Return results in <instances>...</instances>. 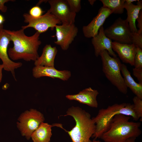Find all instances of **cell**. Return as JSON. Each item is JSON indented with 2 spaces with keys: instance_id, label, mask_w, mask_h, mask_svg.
Masks as SVG:
<instances>
[{
  "instance_id": "6da1fadb",
  "label": "cell",
  "mask_w": 142,
  "mask_h": 142,
  "mask_svg": "<svg viewBox=\"0 0 142 142\" xmlns=\"http://www.w3.org/2000/svg\"><path fill=\"white\" fill-rule=\"evenodd\" d=\"M22 29L17 31L5 29L9 35L13 46L8 50V54L12 60L23 59L26 61L34 62L39 57L38 50L41 44L39 40L40 33L36 31L32 36H28Z\"/></svg>"
},
{
  "instance_id": "7a4b0ae2",
  "label": "cell",
  "mask_w": 142,
  "mask_h": 142,
  "mask_svg": "<svg viewBox=\"0 0 142 142\" xmlns=\"http://www.w3.org/2000/svg\"><path fill=\"white\" fill-rule=\"evenodd\" d=\"M130 119L123 114L116 115L109 129L100 138L104 142H125L129 138L138 137L142 133L141 123L130 121Z\"/></svg>"
},
{
  "instance_id": "3957f363",
  "label": "cell",
  "mask_w": 142,
  "mask_h": 142,
  "mask_svg": "<svg viewBox=\"0 0 142 142\" xmlns=\"http://www.w3.org/2000/svg\"><path fill=\"white\" fill-rule=\"evenodd\" d=\"M70 116L75 122L70 131L66 130L72 142H92L90 138L95 131V124L90 114L79 106L69 108L64 116Z\"/></svg>"
},
{
  "instance_id": "277c9868",
  "label": "cell",
  "mask_w": 142,
  "mask_h": 142,
  "mask_svg": "<svg viewBox=\"0 0 142 142\" xmlns=\"http://www.w3.org/2000/svg\"><path fill=\"white\" fill-rule=\"evenodd\" d=\"M118 114L131 116L136 121L139 119L134 110L133 104L130 103L115 104L106 108L100 109L97 115L92 118L95 124V131L92 136L94 140L100 138L109 129L114 117Z\"/></svg>"
},
{
  "instance_id": "5b68a950",
  "label": "cell",
  "mask_w": 142,
  "mask_h": 142,
  "mask_svg": "<svg viewBox=\"0 0 142 142\" xmlns=\"http://www.w3.org/2000/svg\"><path fill=\"white\" fill-rule=\"evenodd\" d=\"M102 63V70L106 77L119 91L126 94L128 88L121 74V63L119 59L111 57L106 50L100 53Z\"/></svg>"
},
{
  "instance_id": "8992f818",
  "label": "cell",
  "mask_w": 142,
  "mask_h": 142,
  "mask_svg": "<svg viewBox=\"0 0 142 142\" xmlns=\"http://www.w3.org/2000/svg\"><path fill=\"white\" fill-rule=\"evenodd\" d=\"M44 119L42 113L36 109H31L22 114L18 119L17 126L22 135L29 140L33 132Z\"/></svg>"
},
{
  "instance_id": "52a82bcc",
  "label": "cell",
  "mask_w": 142,
  "mask_h": 142,
  "mask_svg": "<svg viewBox=\"0 0 142 142\" xmlns=\"http://www.w3.org/2000/svg\"><path fill=\"white\" fill-rule=\"evenodd\" d=\"M23 16L24 22L28 24L22 26V29L24 30L32 28L40 34L45 32L49 28L53 30L56 25L62 23L58 19L48 11L38 18L33 17L27 13H24Z\"/></svg>"
},
{
  "instance_id": "ba28073f",
  "label": "cell",
  "mask_w": 142,
  "mask_h": 142,
  "mask_svg": "<svg viewBox=\"0 0 142 142\" xmlns=\"http://www.w3.org/2000/svg\"><path fill=\"white\" fill-rule=\"evenodd\" d=\"M106 36L109 38L120 43L131 44V33L126 19L117 18L111 26L104 29Z\"/></svg>"
},
{
  "instance_id": "9c48e42d",
  "label": "cell",
  "mask_w": 142,
  "mask_h": 142,
  "mask_svg": "<svg viewBox=\"0 0 142 142\" xmlns=\"http://www.w3.org/2000/svg\"><path fill=\"white\" fill-rule=\"evenodd\" d=\"M11 41L9 35L5 31L3 24L0 25V59L3 65V69L10 72L14 79L16 80L15 70L21 67V62H13L9 58L8 54V48Z\"/></svg>"
},
{
  "instance_id": "30bf717a",
  "label": "cell",
  "mask_w": 142,
  "mask_h": 142,
  "mask_svg": "<svg viewBox=\"0 0 142 142\" xmlns=\"http://www.w3.org/2000/svg\"><path fill=\"white\" fill-rule=\"evenodd\" d=\"M50 8L48 10L58 19L62 24L74 23L76 13L70 8L66 0H49Z\"/></svg>"
},
{
  "instance_id": "8fae6325",
  "label": "cell",
  "mask_w": 142,
  "mask_h": 142,
  "mask_svg": "<svg viewBox=\"0 0 142 142\" xmlns=\"http://www.w3.org/2000/svg\"><path fill=\"white\" fill-rule=\"evenodd\" d=\"M57 40L54 43L64 50H67L77 36L78 29L74 23L56 25L55 28Z\"/></svg>"
},
{
  "instance_id": "7c38bea8",
  "label": "cell",
  "mask_w": 142,
  "mask_h": 142,
  "mask_svg": "<svg viewBox=\"0 0 142 142\" xmlns=\"http://www.w3.org/2000/svg\"><path fill=\"white\" fill-rule=\"evenodd\" d=\"M112 13V12L108 8L101 7L97 15L90 22L83 27L82 31L84 36L87 38H91L97 35L99 29L103 26L106 19Z\"/></svg>"
},
{
  "instance_id": "4fadbf2b",
  "label": "cell",
  "mask_w": 142,
  "mask_h": 142,
  "mask_svg": "<svg viewBox=\"0 0 142 142\" xmlns=\"http://www.w3.org/2000/svg\"><path fill=\"white\" fill-rule=\"evenodd\" d=\"M33 76L36 78L47 77L55 79L58 78L64 81H67L71 76V72L68 70H58L54 67L35 66L32 69Z\"/></svg>"
},
{
  "instance_id": "5bb4252c",
  "label": "cell",
  "mask_w": 142,
  "mask_h": 142,
  "mask_svg": "<svg viewBox=\"0 0 142 142\" xmlns=\"http://www.w3.org/2000/svg\"><path fill=\"white\" fill-rule=\"evenodd\" d=\"M104 29L102 26L99 29L97 35L92 38V44L94 48V53L96 57L99 55L103 50H106L109 55L113 57H116V55L112 48L111 40L105 35Z\"/></svg>"
},
{
  "instance_id": "9a60e30c",
  "label": "cell",
  "mask_w": 142,
  "mask_h": 142,
  "mask_svg": "<svg viewBox=\"0 0 142 142\" xmlns=\"http://www.w3.org/2000/svg\"><path fill=\"white\" fill-rule=\"evenodd\" d=\"M99 94L97 90L89 87L83 90L77 94L67 95L66 97L70 100H75L91 107L97 108L98 104L97 97Z\"/></svg>"
},
{
  "instance_id": "2e32d148",
  "label": "cell",
  "mask_w": 142,
  "mask_h": 142,
  "mask_svg": "<svg viewBox=\"0 0 142 142\" xmlns=\"http://www.w3.org/2000/svg\"><path fill=\"white\" fill-rule=\"evenodd\" d=\"M112 45L113 51L118 54L123 63L134 65L136 50V47L134 44H122L114 41Z\"/></svg>"
},
{
  "instance_id": "e0dca14e",
  "label": "cell",
  "mask_w": 142,
  "mask_h": 142,
  "mask_svg": "<svg viewBox=\"0 0 142 142\" xmlns=\"http://www.w3.org/2000/svg\"><path fill=\"white\" fill-rule=\"evenodd\" d=\"M57 51L55 47H52L50 44L46 45L41 56L34 62L35 66L54 67V60Z\"/></svg>"
},
{
  "instance_id": "ac0fdd59",
  "label": "cell",
  "mask_w": 142,
  "mask_h": 142,
  "mask_svg": "<svg viewBox=\"0 0 142 142\" xmlns=\"http://www.w3.org/2000/svg\"><path fill=\"white\" fill-rule=\"evenodd\" d=\"M54 126H62L60 124L51 125L44 122L41 123L31 135L33 142H49L52 135L51 128Z\"/></svg>"
},
{
  "instance_id": "d6986e66",
  "label": "cell",
  "mask_w": 142,
  "mask_h": 142,
  "mask_svg": "<svg viewBox=\"0 0 142 142\" xmlns=\"http://www.w3.org/2000/svg\"><path fill=\"white\" fill-rule=\"evenodd\" d=\"M124 8L127 11V17L126 19L128 23L131 32L137 33L138 29L136 25V21L140 11L142 10V1L138 0L136 5L133 3L127 4L125 2Z\"/></svg>"
},
{
  "instance_id": "ffe728a7",
  "label": "cell",
  "mask_w": 142,
  "mask_h": 142,
  "mask_svg": "<svg viewBox=\"0 0 142 142\" xmlns=\"http://www.w3.org/2000/svg\"><path fill=\"white\" fill-rule=\"evenodd\" d=\"M121 72L127 88L129 87L136 96L142 99V84L135 81L127 66L124 64H121Z\"/></svg>"
},
{
  "instance_id": "44dd1931",
  "label": "cell",
  "mask_w": 142,
  "mask_h": 142,
  "mask_svg": "<svg viewBox=\"0 0 142 142\" xmlns=\"http://www.w3.org/2000/svg\"><path fill=\"white\" fill-rule=\"evenodd\" d=\"M103 7L108 8L113 13L122 14L124 11L125 0H100Z\"/></svg>"
},
{
  "instance_id": "7402d4cb",
  "label": "cell",
  "mask_w": 142,
  "mask_h": 142,
  "mask_svg": "<svg viewBox=\"0 0 142 142\" xmlns=\"http://www.w3.org/2000/svg\"><path fill=\"white\" fill-rule=\"evenodd\" d=\"M134 108L135 111L139 119L142 121V99L136 96L133 99Z\"/></svg>"
},
{
  "instance_id": "603a6c76",
  "label": "cell",
  "mask_w": 142,
  "mask_h": 142,
  "mask_svg": "<svg viewBox=\"0 0 142 142\" xmlns=\"http://www.w3.org/2000/svg\"><path fill=\"white\" fill-rule=\"evenodd\" d=\"M136 47V53L135 56L134 65L136 69L142 68V49Z\"/></svg>"
},
{
  "instance_id": "cb8c5ba5",
  "label": "cell",
  "mask_w": 142,
  "mask_h": 142,
  "mask_svg": "<svg viewBox=\"0 0 142 142\" xmlns=\"http://www.w3.org/2000/svg\"><path fill=\"white\" fill-rule=\"evenodd\" d=\"M131 40L132 44L142 49V34L131 33Z\"/></svg>"
},
{
  "instance_id": "d4e9b609",
  "label": "cell",
  "mask_w": 142,
  "mask_h": 142,
  "mask_svg": "<svg viewBox=\"0 0 142 142\" xmlns=\"http://www.w3.org/2000/svg\"><path fill=\"white\" fill-rule=\"evenodd\" d=\"M72 10L75 13L81 9L80 0H66Z\"/></svg>"
},
{
  "instance_id": "484cf974",
  "label": "cell",
  "mask_w": 142,
  "mask_h": 142,
  "mask_svg": "<svg viewBox=\"0 0 142 142\" xmlns=\"http://www.w3.org/2000/svg\"><path fill=\"white\" fill-rule=\"evenodd\" d=\"M44 12L42 9L37 5L32 7L30 9L28 14L33 17L38 18L42 16Z\"/></svg>"
},
{
  "instance_id": "4316f807",
  "label": "cell",
  "mask_w": 142,
  "mask_h": 142,
  "mask_svg": "<svg viewBox=\"0 0 142 142\" xmlns=\"http://www.w3.org/2000/svg\"><path fill=\"white\" fill-rule=\"evenodd\" d=\"M133 74L139 81V83L142 84V68L133 69Z\"/></svg>"
},
{
  "instance_id": "83f0119b",
  "label": "cell",
  "mask_w": 142,
  "mask_h": 142,
  "mask_svg": "<svg viewBox=\"0 0 142 142\" xmlns=\"http://www.w3.org/2000/svg\"><path fill=\"white\" fill-rule=\"evenodd\" d=\"M138 22L137 27L139 28L137 33L142 34V11L141 10L139 13L138 18L136 20Z\"/></svg>"
},
{
  "instance_id": "f1b7e54d",
  "label": "cell",
  "mask_w": 142,
  "mask_h": 142,
  "mask_svg": "<svg viewBox=\"0 0 142 142\" xmlns=\"http://www.w3.org/2000/svg\"><path fill=\"white\" fill-rule=\"evenodd\" d=\"M10 1H12V0H0V11L3 12H6L7 10V8L6 6L4 5V4Z\"/></svg>"
},
{
  "instance_id": "f546056e",
  "label": "cell",
  "mask_w": 142,
  "mask_h": 142,
  "mask_svg": "<svg viewBox=\"0 0 142 142\" xmlns=\"http://www.w3.org/2000/svg\"><path fill=\"white\" fill-rule=\"evenodd\" d=\"M3 65L2 64H0V83L1 82L2 78V70L3 69Z\"/></svg>"
},
{
  "instance_id": "4dcf8cb0",
  "label": "cell",
  "mask_w": 142,
  "mask_h": 142,
  "mask_svg": "<svg viewBox=\"0 0 142 142\" xmlns=\"http://www.w3.org/2000/svg\"><path fill=\"white\" fill-rule=\"evenodd\" d=\"M5 21V19L3 16L0 14V25L2 24Z\"/></svg>"
},
{
  "instance_id": "1f68e13d",
  "label": "cell",
  "mask_w": 142,
  "mask_h": 142,
  "mask_svg": "<svg viewBox=\"0 0 142 142\" xmlns=\"http://www.w3.org/2000/svg\"><path fill=\"white\" fill-rule=\"evenodd\" d=\"M136 138H132L127 139L125 142H135V140Z\"/></svg>"
},
{
  "instance_id": "d6a6232c",
  "label": "cell",
  "mask_w": 142,
  "mask_h": 142,
  "mask_svg": "<svg viewBox=\"0 0 142 142\" xmlns=\"http://www.w3.org/2000/svg\"><path fill=\"white\" fill-rule=\"evenodd\" d=\"M138 0H126L125 1V3L127 4H129L134 2L137 1Z\"/></svg>"
},
{
  "instance_id": "836d02e7",
  "label": "cell",
  "mask_w": 142,
  "mask_h": 142,
  "mask_svg": "<svg viewBox=\"0 0 142 142\" xmlns=\"http://www.w3.org/2000/svg\"><path fill=\"white\" fill-rule=\"evenodd\" d=\"M90 4L92 5H93L95 2L96 1V0H88Z\"/></svg>"
},
{
  "instance_id": "e575fe53",
  "label": "cell",
  "mask_w": 142,
  "mask_h": 142,
  "mask_svg": "<svg viewBox=\"0 0 142 142\" xmlns=\"http://www.w3.org/2000/svg\"><path fill=\"white\" fill-rule=\"evenodd\" d=\"M92 142H102L99 140H94L92 141Z\"/></svg>"
}]
</instances>
